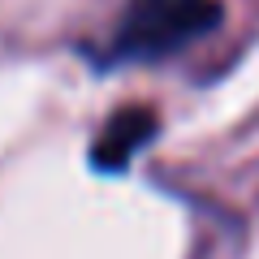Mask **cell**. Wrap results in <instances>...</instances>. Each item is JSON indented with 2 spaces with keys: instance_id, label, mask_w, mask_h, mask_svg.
Instances as JSON below:
<instances>
[{
  "instance_id": "cell-1",
  "label": "cell",
  "mask_w": 259,
  "mask_h": 259,
  "mask_svg": "<svg viewBox=\"0 0 259 259\" xmlns=\"http://www.w3.org/2000/svg\"><path fill=\"white\" fill-rule=\"evenodd\" d=\"M221 26V0H134L121 18L104 61L108 65H151L199 44Z\"/></svg>"
},
{
  "instance_id": "cell-2",
  "label": "cell",
  "mask_w": 259,
  "mask_h": 259,
  "mask_svg": "<svg viewBox=\"0 0 259 259\" xmlns=\"http://www.w3.org/2000/svg\"><path fill=\"white\" fill-rule=\"evenodd\" d=\"M156 112L151 108H121L108 125L100 130V139L91 147V164L100 173H121V168L134 160V151H143L156 139Z\"/></svg>"
}]
</instances>
